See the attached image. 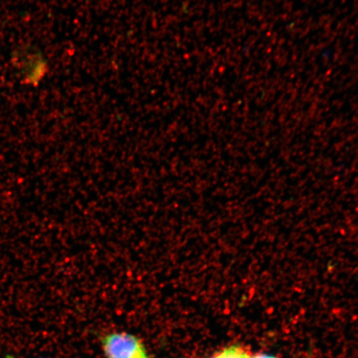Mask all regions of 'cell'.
Returning <instances> with one entry per match:
<instances>
[{"label": "cell", "mask_w": 358, "mask_h": 358, "mask_svg": "<svg viewBox=\"0 0 358 358\" xmlns=\"http://www.w3.org/2000/svg\"><path fill=\"white\" fill-rule=\"evenodd\" d=\"M250 358H276V357L271 356V355H263L255 356L253 357H250Z\"/></svg>", "instance_id": "obj_3"}, {"label": "cell", "mask_w": 358, "mask_h": 358, "mask_svg": "<svg viewBox=\"0 0 358 358\" xmlns=\"http://www.w3.org/2000/svg\"><path fill=\"white\" fill-rule=\"evenodd\" d=\"M7 358H15V357H11V356H8Z\"/></svg>", "instance_id": "obj_4"}, {"label": "cell", "mask_w": 358, "mask_h": 358, "mask_svg": "<svg viewBox=\"0 0 358 358\" xmlns=\"http://www.w3.org/2000/svg\"><path fill=\"white\" fill-rule=\"evenodd\" d=\"M102 344L108 358H149L140 340L131 334H113L106 336Z\"/></svg>", "instance_id": "obj_1"}, {"label": "cell", "mask_w": 358, "mask_h": 358, "mask_svg": "<svg viewBox=\"0 0 358 358\" xmlns=\"http://www.w3.org/2000/svg\"><path fill=\"white\" fill-rule=\"evenodd\" d=\"M213 358H250L243 348L239 346H231Z\"/></svg>", "instance_id": "obj_2"}]
</instances>
